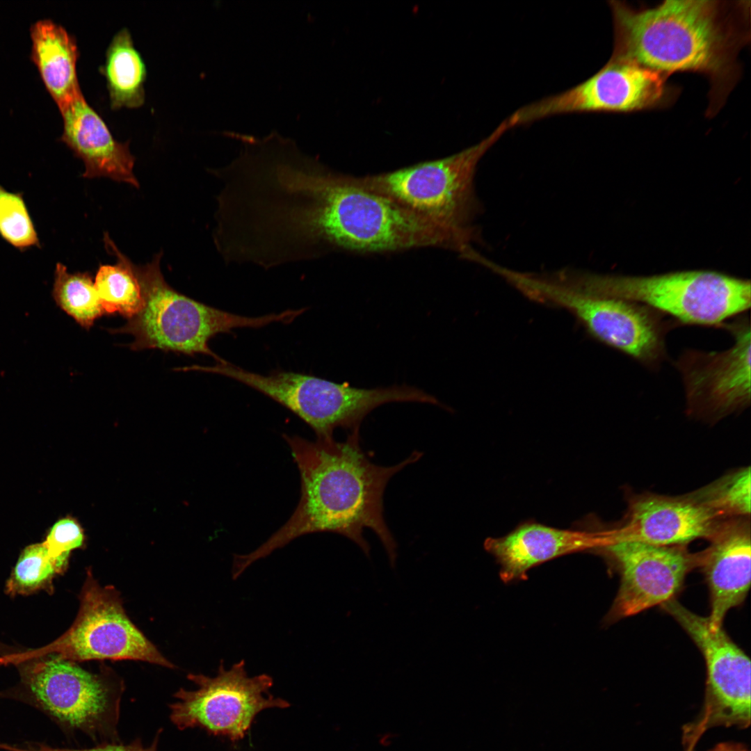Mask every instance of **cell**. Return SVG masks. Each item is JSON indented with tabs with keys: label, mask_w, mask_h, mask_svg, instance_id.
I'll return each instance as SVG.
<instances>
[{
	"label": "cell",
	"mask_w": 751,
	"mask_h": 751,
	"mask_svg": "<svg viewBox=\"0 0 751 751\" xmlns=\"http://www.w3.org/2000/svg\"><path fill=\"white\" fill-rule=\"evenodd\" d=\"M360 428L344 442L333 437L314 442L284 435L299 470L301 494L286 522L250 553L234 557L232 574L238 578L253 563L293 540L316 532H332L354 542L367 556L370 545L364 537L369 528L378 537L392 567L397 544L384 517L383 496L390 478L423 453L414 451L397 465L372 462L362 450Z\"/></svg>",
	"instance_id": "obj_1"
},
{
	"label": "cell",
	"mask_w": 751,
	"mask_h": 751,
	"mask_svg": "<svg viewBox=\"0 0 751 751\" xmlns=\"http://www.w3.org/2000/svg\"><path fill=\"white\" fill-rule=\"evenodd\" d=\"M613 56L669 76L699 73L709 80L707 117L723 106L739 80L741 50L750 40V1L667 0L634 8L608 1Z\"/></svg>",
	"instance_id": "obj_2"
},
{
	"label": "cell",
	"mask_w": 751,
	"mask_h": 751,
	"mask_svg": "<svg viewBox=\"0 0 751 751\" xmlns=\"http://www.w3.org/2000/svg\"><path fill=\"white\" fill-rule=\"evenodd\" d=\"M327 203L325 255L439 248L462 257L474 248L469 237L430 221L385 195L357 186L350 175L332 170Z\"/></svg>",
	"instance_id": "obj_3"
},
{
	"label": "cell",
	"mask_w": 751,
	"mask_h": 751,
	"mask_svg": "<svg viewBox=\"0 0 751 751\" xmlns=\"http://www.w3.org/2000/svg\"><path fill=\"white\" fill-rule=\"evenodd\" d=\"M162 252L145 265L133 263L144 299L141 310L112 334L134 337L128 346L134 350L160 349L189 355L204 354L217 362L223 359L209 346V340L220 333L243 328H257L273 323H289L301 314L300 309L250 317L223 311L193 300L177 291L165 280L160 261Z\"/></svg>",
	"instance_id": "obj_4"
},
{
	"label": "cell",
	"mask_w": 751,
	"mask_h": 751,
	"mask_svg": "<svg viewBox=\"0 0 751 751\" xmlns=\"http://www.w3.org/2000/svg\"><path fill=\"white\" fill-rule=\"evenodd\" d=\"M513 126L509 118L478 143L451 156L394 171L355 177V184L385 195L477 244L481 232L475 221L483 205L475 188L477 167L485 154Z\"/></svg>",
	"instance_id": "obj_5"
},
{
	"label": "cell",
	"mask_w": 751,
	"mask_h": 751,
	"mask_svg": "<svg viewBox=\"0 0 751 751\" xmlns=\"http://www.w3.org/2000/svg\"><path fill=\"white\" fill-rule=\"evenodd\" d=\"M574 279L587 292L638 302L684 324L721 328L750 307L749 280L713 271L623 276L577 270Z\"/></svg>",
	"instance_id": "obj_6"
},
{
	"label": "cell",
	"mask_w": 751,
	"mask_h": 751,
	"mask_svg": "<svg viewBox=\"0 0 751 751\" xmlns=\"http://www.w3.org/2000/svg\"><path fill=\"white\" fill-rule=\"evenodd\" d=\"M192 371L232 378L288 408L307 423L317 438L333 437L337 428H360L375 408L392 402H414L416 389L409 385L357 388L314 376L289 371L261 375L223 361L210 366L193 365Z\"/></svg>",
	"instance_id": "obj_7"
},
{
	"label": "cell",
	"mask_w": 751,
	"mask_h": 751,
	"mask_svg": "<svg viewBox=\"0 0 751 751\" xmlns=\"http://www.w3.org/2000/svg\"><path fill=\"white\" fill-rule=\"evenodd\" d=\"M527 293L533 300L565 309L594 339L645 367L656 369L666 357L665 337L676 321L649 307L587 292L558 271L534 275Z\"/></svg>",
	"instance_id": "obj_8"
},
{
	"label": "cell",
	"mask_w": 751,
	"mask_h": 751,
	"mask_svg": "<svg viewBox=\"0 0 751 751\" xmlns=\"http://www.w3.org/2000/svg\"><path fill=\"white\" fill-rule=\"evenodd\" d=\"M39 704L62 724L92 738H116L122 683L111 674L90 672L54 654L16 661Z\"/></svg>",
	"instance_id": "obj_9"
},
{
	"label": "cell",
	"mask_w": 751,
	"mask_h": 751,
	"mask_svg": "<svg viewBox=\"0 0 751 751\" xmlns=\"http://www.w3.org/2000/svg\"><path fill=\"white\" fill-rule=\"evenodd\" d=\"M79 599L77 616L65 633L45 647L9 654L8 659L54 654L73 662L130 659L174 668L129 620L118 592L101 586L90 570Z\"/></svg>",
	"instance_id": "obj_10"
},
{
	"label": "cell",
	"mask_w": 751,
	"mask_h": 751,
	"mask_svg": "<svg viewBox=\"0 0 751 751\" xmlns=\"http://www.w3.org/2000/svg\"><path fill=\"white\" fill-rule=\"evenodd\" d=\"M197 688L179 689L170 704V719L180 730L200 728L233 743L244 738L256 716L270 708L290 704L269 693L273 678L267 674L249 677L244 660L227 670L222 661L214 677L188 674Z\"/></svg>",
	"instance_id": "obj_11"
},
{
	"label": "cell",
	"mask_w": 751,
	"mask_h": 751,
	"mask_svg": "<svg viewBox=\"0 0 751 751\" xmlns=\"http://www.w3.org/2000/svg\"><path fill=\"white\" fill-rule=\"evenodd\" d=\"M668 76L611 55L595 74L560 93L525 105L510 118L515 127L554 115L581 113H631L672 105L678 88Z\"/></svg>",
	"instance_id": "obj_12"
},
{
	"label": "cell",
	"mask_w": 751,
	"mask_h": 751,
	"mask_svg": "<svg viewBox=\"0 0 751 751\" xmlns=\"http://www.w3.org/2000/svg\"><path fill=\"white\" fill-rule=\"evenodd\" d=\"M687 632L703 654L706 668L704 706L697 729H746L751 720L750 660L722 627L671 599L661 605ZM695 729H693V730Z\"/></svg>",
	"instance_id": "obj_13"
},
{
	"label": "cell",
	"mask_w": 751,
	"mask_h": 751,
	"mask_svg": "<svg viewBox=\"0 0 751 751\" xmlns=\"http://www.w3.org/2000/svg\"><path fill=\"white\" fill-rule=\"evenodd\" d=\"M734 344L722 352L686 350L675 363L684 386L688 415L710 423L750 404V324L748 316L723 323Z\"/></svg>",
	"instance_id": "obj_14"
},
{
	"label": "cell",
	"mask_w": 751,
	"mask_h": 751,
	"mask_svg": "<svg viewBox=\"0 0 751 751\" xmlns=\"http://www.w3.org/2000/svg\"><path fill=\"white\" fill-rule=\"evenodd\" d=\"M601 541L595 550L607 557L620 574V588L607 615L611 622L672 599L687 574L698 567L699 553H691L685 545Z\"/></svg>",
	"instance_id": "obj_15"
},
{
	"label": "cell",
	"mask_w": 751,
	"mask_h": 751,
	"mask_svg": "<svg viewBox=\"0 0 751 751\" xmlns=\"http://www.w3.org/2000/svg\"><path fill=\"white\" fill-rule=\"evenodd\" d=\"M719 519L688 494H632L628 496L621 523L614 529L601 531V535L604 540L685 545L698 538L707 540Z\"/></svg>",
	"instance_id": "obj_16"
},
{
	"label": "cell",
	"mask_w": 751,
	"mask_h": 751,
	"mask_svg": "<svg viewBox=\"0 0 751 751\" xmlns=\"http://www.w3.org/2000/svg\"><path fill=\"white\" fill-rule=\"evenodd\" d=\"M750 517L720 519L699 552V563L710 593L708 620L713 629L722 627L727 613L741 604L750 589L751 543Z\"/></svg>",
	"instance_id": "obj_17"
},
{
	"label": "cell",
	"mask_w": 751,
	"mask_h": 751,
	"mask_svg": "<svg viewBox=\"0 0 751 751\" xmlns=\"http://www.w3.org/2000/svg\"><path fill=\"white\" fill-rule=\"evenodd\" d=\"M59 111L63 122L61 140L83 161V177H107L139 188L129 142L120 143L114 138L82 92Z\"/></svg>",
	"instance_id": "obj_18"
},
{
	"label": "cell",
	"mask_w": 751,
	"mask_h": 751,
	"mask_svg": "<svg viewBox=\"0 0 751 751\" xmlns=\"http://www.w3.org/2000/svg\"><path fill=\"white\" fill-rule=\"evenodd\" d=\"M598 531L561 529L535 522L521 524L507 535L489 538L485 549L500 565L506 582L524 579L531 568L553 558L600 544Z\"/></svg>",
	"instance_id": "obj_19"
},
{
	"label": "cell",
	"mask_w": 751,
	"mask_h": 751,
	"mask_svg": "<svg viewBox=\"0 0 751 751\" xmlns=\"http://www.w3.org/2000/svg\"><path fill=\"white\" fill-rule=\"evenodd\" d=\"M31 58L59 110L81 90L76 74L79 51L75 39L50 19L39 20L31 27Z\"/></svg>",
	"instance_id": "obj_20"
},
{
	"label": "cell",
	"mask_w": 751,
	"mask_h": 751,
	"mask_svg": "<svg viewBox=\"0 0 751 751\" xmlns=\"http://www.w3.org/2000/svg\"><path fill=\"white\" fill-rule=\"evenodd\" d=\"M100 72L106 79L112 109L143 104L146 66L127 29H120L112 38Z\"/></svg>",
	"instance_id": "obj_21"
},
{
	"label": "cell",
	"mask_w": 751,
	"mask_h": 751,
	"mask_svg": "<svg viewBox=\"0 0 751 751\" xmlns=\"http://www.w3.org/2000/svg\"><path fill=\"white\" fill-rule=\"evenodd\" d=\"M104 241L106 250L114 255L115 264H100L94 284L105 314H118L128 319L136 316L144 304L140 281L133 262L115 245L108 233Z\"/></svg>",
	"instance_id": "obj_22"
},
{
	"label": "cell",
	"mask_w": 751,
	"mask_h": 751,
	"mask_svg": "<svg viewBox=\"0 0 751 751\" xmlns=\"http://www.w3.org/2000/svg\"><path fill=\"white\" fill-rule=\"evenodd\" d=\"M52 296L60 309L86 330L105 314L88 272L70 273L66 266L57 263Z\"/></svg>",
	"instance_id": "obj_23"
},
{
	"label": "cell",
	"mask_w": 751,
	"mask_h": 751,
	"mask_svg": "<svg viewBox=\"0 0 751 751\" xmlns=\"http://www.w3.org/2000/svg\"><path fill=\"white\" fill-rule=\"evenodd\" d=\"M688 495L718 519L750 517V467L732 470Z\"/></svg>",
	"instance_id": "obj_24"
},
{
	"label": "cell",
	"mask_w": 751,
	"mask_h": 751,
	"mask_svg": "<svg viewBox=\"0 0 751 751\" xmlns=\"http://www.w3.org/2000/svg\"><path fill=\"white\" fill-rule=\"evenodd\" d=\"M67 563L52 558L43 543L26 547L6 583L10 596L28 595L40 590H53V579L63 573Z\"/></svg>",
	"instance_id": "obj_25"
},
{
	"label": "cell",
	"mask_w": 751,
	"mask_h": 751,
	"mask_svg": "<svg viewBox=\"0 0 751 751\" xmlns=\"http://www.w3.org/2000/svg\"><path fill=\"white\" fill-rule=\"evenodd\" d=\"M0 235L13 247L25 250L40 245L34 224L18 193L0 185Z\"/></svg>",
	"instance_id": "obj_26"
},
{
	"label": "cell",
	"mask_w": 751,
	"mask_h": 751,
	"mask_svg": "<svg viewBox=\"0 0 751 751\" xmlns=\"http://www.w3.org/2000/svg\"><path fill=\"white\" fill-rule=\"evenodd\" d=\"M83 533L79 524L72 518H64L54 524L43 544L50 556L68 563L70 552L81 547Z\"/></svg>",
	"instance_id": "obj_27"
},
{
	"label": "cell",
	"mask_w": 751,
	"mask_h": 751,
	"mask_svg": "<svg viewBox=\"0 0 751 751\" xmlns=\"http://www.w3.org/2000/svg\"><path fill=\"white\" fill-rule=\"evenodd\" d=\"M159 732L156 734L152 744L145 747L140 739H136L129 744L118 743L115 741L104 742L95 747L83 749L54 748L47 745H38L28 748H16L8 745H0V748L8 751H157Z\"/></svg>",
	"instance_id": "obj_28"
},
{
	"label": "cell",
	"mask_w": 751,
	"mask_h": 751,
	"mask_svg": "<svg viewBox=\"0 0 751 751\" xmlns=\"http://www.w3.org/2000/svg\"><path fill=\"white\" fill-rule=\"evenodd\" d=\"M709 751H749V750L743 743L727 741L716 744Z\"/></svg>",
	"instance_id": "obj_29"
}]
</instances>
